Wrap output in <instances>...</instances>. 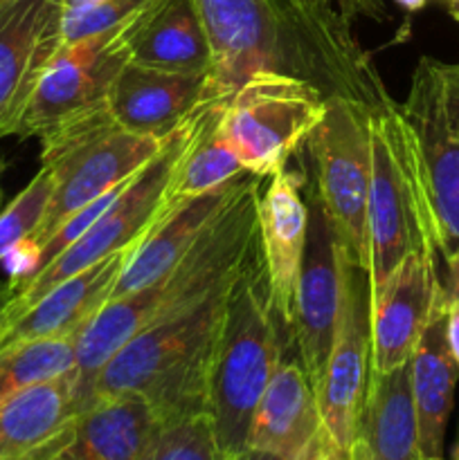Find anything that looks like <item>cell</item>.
Returning a JSON list of instances; mask_svg holds the SVG:
<instances>
[{"label":"cell","mask_w":459,"mask_h":460,"mask_svg":"<svg viewBox=\"0 0 459 460\" xmlns=\"http://www.w3.org/2000/svg\"><path fill=\"white\" fill-rule=\"evenodd\" d=\"M212 49L210 85L219 102L250 75L277 70L310 81L327 97L382 111L387 93L349 16L328 4L291 0H194Z\"/></svg>","instance_id":"6da1fadb"},{"label":"cell","mask_w":459,"mask_h":460,"mask_svg":"<svg viewBox=\"0 0 459 460\" xmlns=\"http://www.w3.org/2000/svg\"><path fill=\"white\" fill-rule=\"evenodd\" d=\"M261 180L246 175L223 211L165 277L133 295L106 301L86 323L76 337L75 389L79 411L88 407L99 371L122 346L156 323L189 313L237 279L256 243Z\"/></svg>","instance_id":"7a4b0ae2"},{"label":"cell","mask_w":459,"mask_h":460,"mask_svg":"<svg viewBox=\"0 0 459 460\" xmlns=\"http://www.w3.org/2000/svg\"><path fill=\"white\" fill-rule=\"evenodd\" d=\"M230 286L189 313L156 323L122 346L99 371L90 402L108 395H142L162 427L207 413L212 358Z\"/></svg>","instance_id":"3957f363"},{"label":"cell","mask_w":459,"mask_h":460,"mask_svg":"<svg viewBox=\"0 0 459 460\" xmlns=\"http://www.w3.org/2000/svg\"><path fill=\"white\" fill-rule=\"evenodd\" d=\"M282 331L255 243L228 290L212 358L207 413L225 458H234L248 447L256 407L284 362Z\"/></svg>","instance_id":"277c9868"},{"label":"cell","mask_w":459,"mask_h":460,"mask_svg":"<svg viewBox=\"0 0 459 460\" xmlns=\"http://www.w3.org/2000/svg\"><path fill=\"white\" fill-rule=\"evenodd\" d=\"M40 166L52 171L54 191L43 220L32 234L39 250L86 205L133 178L162 151L169 137L138 135L117 126L108 102L40 135Z\"/></svg>","instance_id":"5b68a950"},{"label":"cell","mask_w":459,"mask_h":460,"mask_svg":"<svg viewBox=\"0 0 459 460\" xmlns=\"http://www.w3.org/2000/svg\"><path fill=\"white\" fill-rule=\"evenodd\" d=\"M396 111L417 171L428 227L446 263L459 250V63L418 58L408 94Z\"/></svg>","instance_id":"8992f818"},{"label":"cell","mask_w":459,"mask_h":460,"mask_svg":"<svg viewBox=\"0 0 459 460\" xmlns=\"http://www.w3.org/2000/svg\"><path fill=\"white\" fill-rule=\"evenodd\" d=\"M201 108H196L194 115H189L180 124V128L169 135L162 151L130 178V182L122 189L120 196L111 202V207L70 247H66L61 254L54 256L45 268H40L32 277L18 283H9L12 296L3 308L0 323L21 314L22 310L36 304L40 296L48 295L58 283L84 272L90 265L99 263V261L108 259L117 252L135 247V243L151 229L158 216L162 214V198H165L166 182H169L176 160L180 157L189 135H192Z\"/></svg>","instance_id":"52a82bcc"},{"label":"cell","mask_w":459,"mask_h":460,"mask_svg":"<svg viewBox=\"0 0 459 460\" xmlns=\"http://www.w3.org/2000/svg\"><path fill=\"white\" fill-rule=\"evenodd\" d=\"M327 99L310 81L259 70L230 94L216 130L243 169L266 180L304 146L327 112Z\"/></svg>","instance_id":"ba28073f"},{"label":"cell","mask_w":459,"mask_h":460,"mask_svg":"<svg viewBox=\"0 0 459 460\" xmlns=\"http://www.w3.org/2000/svg\"><path fill=\"white\" fill-rule=\"evenodd\" d=\"M372 187L367 202L369 301L412 252H436L396 102L372 112Z\"/></svg>","instance_id":"9c48e42d"},{"label":"cell","mask_w":459,"mask_h":460,"mask_svg":"<svg viewBox=\"0 0 459 460\" xmlns=\"http://www.w3.org/2000/svg\"><path fill=\"white\" fill-rule=\"evenodd\" d=\"M372 112L364 103L328 97L327 112L306 139L313 191L346 254L367 274V202L372 187Z\"/></svg>","instance_id":"30bf717a"},{"label":"cell","mask_w":459,"mask_h":460,"mask_svg":"<svg viewBox=\"0 0 459 460\" xmlns=\"http://www.w3.org/2000/svg\"><path fill=\"white\" fill-rule=\"evenodd\" d=\"M369 382V281L342 256V304L336 341L315 386L327 460H351Z\"/></svg>","instance_id":"8fae6325"},{"label":"cell","mask_w":459,"mask_h":460,"mask_svg":"<svg viewBox=\"0 0 459 460\" xmlns=\"http://www.w3.org/2000/svg\"><path fill=\"white\" fill-rule=\"evenodd\" d=\"M140 18L104 34L61 45L40 75L14 135L22 139L40 137L63 121L104 106L117 72L129 63L126 43Z\"/></svg>","instance_id":"7c38bea8"},{"label":"cell","mask_w":459,"mask_h":460,"mask_svg":"<svg viewBox=\"0 0 459 460\" xmlns=\"http://www.w3.org/2000/svg\"><path fill=\"white\" fill-rule=\"evenodd\" d=\"M436 252H412L369 301V368L390 373L412 359L418 340L446 304Z\"/></svg>","instance_id":"4fadbf2b"},{"label":"cell","mask_w":459,"mask_h":460,"mask_svg":"<svg viewBox=\"0 0 459 460\" xmlns=\"http://www.w3.org/2000/svg\"><path fill=\"white\" fill-rule=\"evenodd\" d=\"M309 241L297 288L292 337L297 341V359L315 389L336 341L345 247L338 241L331 220L313 196L309 200Z\"/></svg>","instance_id":"5bb4252c"},{"label":"cell","mask_w":459,"mask_h":460,"mask_svg":"<svg viewBox=\"0 0 459 460\" xmlns=\"http://www.w3.org/2000/svg\"><path fill=\"white\" fill-rule=\"evenodd\" d=\"M297 171L279 169L261 180L256 198V247L264 265L268 295L286 332L295 331L297 288L309 241V205L302 198Z\"/></svg>","instance_id":"9a60e30c"},{"label":"cell","mask_w":459,"mask_h":460,"mask_svg":"<svg viewBox=\"0 0 459 460\" xmlns=\"http://www.w3.org/2000/svg\"><path fill=\"white\" fill-rule=\"evenodd\" d=\"M61 0H0V137L18 119L61 48Z\"/></svg>","instance_id":"2e32d148"},{"label":"cell","mask_w":459,"mask_h":460,"mask_svg":"<svg viewBox=\"0 0 459 460\" xmlns=\"http://www.w3.org/2000/svg\"><path fill=\"white\" fill-rule=\"evenodd\" d=\"M207 99H214L210 75H183L129 61L112 81L108 111L122 128L165 139Z\"/></svg>","instance_id":"e0dca14e"},{"label":"cell","mask_w":459,"mask_h":460,"mask_svg":"<svg viewBox=\"0 0 459 460\" xmlns=\"http://www.w3.org/2000/svg\"><path fill=\"white\" fill-rule=\"evenodd\" d=\"M248 447L284 460H327L318 395L300 359L279 364L256 407Z\"/></svg>","instance_id":"ac0fdd59"},{"label":"cell","mask_w":459,"mask_h":460,"mask_svg":"<svg viewBox=\"0 0 459 460\" xmlns=\"http://www.w3.org/2000/svg\"><path fill=\"white\" fill-rule=\"evenodd\" d=\"M130 250H122L90 265L58 283L21 314L0 323V353L27 341L79 335L108 301Z\"/></svg>","instance_id":"d6986e66"},{"label":"cell","mask_w":459,"mask_h":460,"mask_svg":"<svg viewBox=\"0 0 459 460\" xmlns=\"http://www.w3.org/2000/svg\"><path fill=\"white\" fill-rule=\"evenodd\" d=\"M79 413L75 371L0 402V460H57Z\"/></svg>","instance_id":"ffe728a7"},{"label":"cell","mask_w":459,"mask_h":460,"mask_svg":"<svg viewBox=\"0 0 459 460\" xmlns=\"http://www.w3.org/2000/svg\"><path fill=\"white\" fill-rule=\"evenodd\" d=\"M246 175L216 189V191L162 211L151 229L130 250L108 301L133 295L165 277L187 254V250L201 238V234L210 227L212 220L223 211V207L237 193Z\"/></svg>","instance_id":"44dd1931"},{"label":"cell","mask_w":459,"mask_h":460,"mask_svg":"<svg viewBox=\"0 0 459 460\" xmlns=\"http://www.w3.org/2000/svg\"><path fill=\"white\" fill-rule=\"evenodd\" d=\"M160 429L142 395L97 398L76 413L70 440L57 460H147Z\"/></svg>","instance_id":"7402d4cb"},{"label":"cell","mask_w":459,"mask_h":460,"mask_svg":"<svg viewBox=\"0 0 459 460\" xmlns=\"http://www.w3.org/2000/svg\"><path fill=\"white\" fill-rule=\"evenodd\" d=\"M351 460H423L410 364L390 373L369 368Z\"/></svg>","instance_id":"603a6c76"},{"label":"cell","mask_w":459,"mask_h":460,"mask_svg":"<svg viewBox=\"0 0 459 460\" xmlns=\"http://www.w3.org/2000/svg\"><path fill=\"white\" fill-rule=\"evenodd\" d=\"M129 61L183 75H210L212 49L194 0H160L126 43Z\"/></svg>","instance_id":"cb8c5ba5"},{"label":"cell","mask_w":459,"mask_h":460,"mask_svg":"<svg viewBox=\"0 0 459 460\" xmlns=\"http://www.w3.org/2000/svg\"><path fill=\"white\" fill-rule=\"evenodd\" d=\"M459 367L446 337V304L435 313L410 359L414 411L418 422V447L423 460H446V429L453 413Z\"/></svg>","instance_id":"d4e9b609"},{"label":"cell","mask_w":459,"mask_h":460,"mask_svg":"<svg viewBox=\"0 0 459 460\" xmlns=\"http://www.w3.org/2000/svg\"><path fill=\"white\" fill-rule=\"evenodd\" d=\"M223 103L225 102L210 99L198 111L192 135L176 160L169 182H166L162 211L216 191L248 173L232 148L220 139L219 130H216Z\"/></svg>","instance_id":"484cf974"},{"label":"cell","mask_w":459,"mask_h":460,"mask_svg":"<svg viewBox=\"0 0 459 460\" xmlns=\"http://www.w3.org/2000/svg\"><path fill=\"white\" fill-rule=\"evenodd\" d=\"M76 337L27 341L0 353V402L12 395L68 376L76 367Z\"/></svg>","instance_id":"4316f807"},{"label":"cell","mask_w":459,"mask_h":460,"mask_svg":"<svg viewBox=\"0 0 459 460\" xmlns=\"http://www.w3.org/2000/svg\"><path fill=\"white\" fill-rule=\"evenodd\" d=\"M52 191V171L40 166V171L32 178V182L0 214V261L18 243L25 241V238H30L36 232V227L43 220L45 209H48Z\"/></svg>","instance_id":"83f0119b"},{"label":"cell","mask_w":459,"mask_h":460,"mask_svg":"<svg viewBox=\"0 0 459 460\" xmlns=\"http://www.w3.org/2000/svg\"><path fill=\"white\" fill-rule=\"evenodd\" d=\"M147 460H230L216 443L210 413L169 422L160 429Z\"/></svg>","instance_id":"f1b7e54d"},{"label":"cell","mask_w":459,"mask_h":460,"mask_svg":"<svg viewBox=\"0 0 459 460\" xmlns=\"http://www.w3.org/2000/svg\"><path fill=\"white\" fill-rule=\"evenodd\" d=\"M160 0H106L93 7L61 12V45L76 43L88 36L104 34L133 22Z\"/></svg>","instance_id":"f546056e"},{"label":"cell","mask_w":459,"mask_h":460,"mask_svg":"<svg viewBox=\"0 0 459 460\" xmlns=\"http://www.w3.org/2000/svg\"><path fill=\"white\" fill-rule=\"evenodd\" d=\"M291 3L328 4V7H338L354 22L358 21V18H374V21H382V18H385L382 0H291Z\"/></svg>","instance_id":"4dcf8cb0"},{"label":"cell","mask_w":459,"mask_h":460,"mask_svg":"<svg viewBox=\"0 0 459 460\" xmlns=\"http://www.w3.org/2000/svg\"><path fill=\"white\" fill-rule=\"evenodd\" d=\"M446 268H448V277L444 283V299L446 308H459V250L454 252L453 259L446 261Z\"/></svg>","instance_id":"1f68e13d"},{"label":"cell","mask_w":459,"mask_h":460,"mask_svg":"<svg viewBox=\"0 0 459 460\" xmlns=\"http://www.w3.org/2000/svg\"><path fill=\"white\" fill-rule=\"evenodd\" d=\"M446 337H448L450 353L459 367V308H446Z\"/></svg>","instance_id":"d6a6232c"},{"label":"cell","mask_w":459,"mask_h":460,"mask_svg":"<svg viewBox=\"0 0 459 460\" xmlns=\"http://www.w3.org/2000/svg\"><path fill=\"white\" fill-rule=\"evenodd\" d=\"M230 460H284V458L274 456V454H268V452H261V449H255V447H246L241 454H237V456Z\"/></svg>","instance_id":"836d02e7"},{"label":"cell","mask_w":459,"mask_h":460,"mask_svg":"<svg viewBox=\"0 0 459 460\" xmlns=\"http://www.w3.org/2000/svg\"><path fill=\"white\" fill-rule=\"evenodd\" d=\"M394 3L399 4L400 9H405V12L417 13V12H421V9H426L432 0H394Z\"/></svg>","instance_id":"e575fe53"},{"label":"cell","mask_w":459,"mask_h":460,"mask_svg":"<svg viewBox=\"0 0 459 460\" xmlns=\"http://www.w3.org/2000/svg\"><path fill=\"white\" fill-rule=\"evenodd\" d=\"M61 3H63V12H72V9L93 7V4L106 3V0H61Z\"/></svg>","instance_id":"d590c367"},{"label":"cell","mask_w":459,"mask_h":460,"mask_svg":"<svg viewBox=\"0 0 459 460\" xmlns=\"http://www.w3.org/2000/svg\"><path fill=\"white\" fill-rule=\"evenodd\" d=\"M9 296H12V288H9V283L7 286H0V314H3V308L7 305Z\"/></svg>","instance_id":"8d00e7d4"},{"label":"cell","mask_w":459,"mask_h":460,"mask_svg":"<svg viewBox=\"0 0 459 460\" xmlns=\"http://www.w3.org/2000/svg\"><path fill=\"white\" fill-rule=\"evenodd\" d=\"M444 3H446V9H448L450 16L459 22V0H444Z\"/></svg>","instance_id":"74e56055"},{"label":"cell","mask_w":459,"mask_h":460,"mask_svg":"<svg viewBox=\"0 0 459 460\" xmlns=\"http://www.w3.org/2000/svg\"><path fill=\"white\" fill-rule=\"evenodd\" d=\"M450 460H459V434H457V443H454L453 454H450Z\"/></svg>","instance_id":"f35d334b"},{"label":"cell","mask_w":459,"mask_h":460,"mask_svg":"<svg viewBox=\"0 0 459 460\" xmlns=\"http://www.w3.org/2000/svg\"><path fill=\"white\" fill-rule=\"evenodd\" d=\"M0 198H3V189H0Z\"/></svg>","instance_id":"ab89813d"}]
</instances>
